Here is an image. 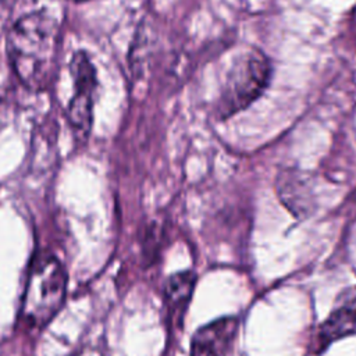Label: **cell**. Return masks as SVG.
Listing matches in <instances>:
<instances>
[{"instance_id":"obj_1","label":"cell","mask_w":356,"mask_h":356,"mask_svg":"<svg viewBox=\"0 0 356 356\" xmlns=\"http://www.w3.org/2000/svg\"><path fill=\"white\" fill-rule=\"evenodd\" d=\"M61 43L60 25L47 11H32L8 29L6 49L18 81L29 90L40 92L53 83Z\"/></svg>"},{"instance_id":"obj_2","label":"cell","mask_w":356,"mask_h":356,"mask_svg":"<svg viewBox=\"0 0 356 356\" xmlns=\"http://www.w3.org/2000/svg\"><path fill=\"white\" fill-rule=\"evenodd\" d=\"M67 291V273L51 254L38 256L29 268L21 306L28 328H43L61 309Z\"/></svg>"},{"instance_id":"obj_3","label":"cell","mask_w":356,"mask_h":356,"mask_svg":"<svg viewBox=\"0 0 356 356\" xmlns=\"http://www.w3.org/2000/svg\"><path fill=\"white\" fill-rule=\"evenodd\" d=\"M268 78L270 65L263 54L259 51L243 54L228 72L218 100V115L225 118L248 107L267 86Z\"/></svg>"},{"instance_id":"obj_4","label":"cell","mask_w":356,"mask_h":356,"mask_svg":"<svg viewBox=\"0 0 356 356\" xmlns=\"http://www.w3.org/2000/svg\"><path fill=\"white\" fill-rule=\"evenodd\" d=\"M70 72L74 82V96L70 100L67 117L75 135L86 138L93 120V95L96 90V68L89 56L79 50L74 53L70 61Z\"/></svg>"},{"instance_id":"obj_5","label":"cell","mask_w":356,"mask_h":356,"mask_svg":"<svg viewBox=\"0 0 356 356\" xmlns=\"http://www.w3.org/2000/svg\"><path fill=\"white\" fill-rule=\"evenodd\" d=\"M356 334V285L345 289L335 300L327 318L320 324L313 339L314 352L324 350L334 341Z\"/></svg>"},{"instance_id":"obj_6","label":"cell","mask_w":356,"mask_h":356,"mask_svg":"<svg viewBox=\"0 0 356 356\" xmlns=\"http://www.w3.org/2000/svg\"><path fill=\"white\" fill-rule=\"evenodd\" d=\"M239 321L236 317H221L200 327L191 339V356H227L231 350Z\"/></svg>"},{"instance_id":"obj_7","label":"cell","mask_w":356,"mask_h":356,"mask_svg":"<svg viewBox=\"0 0 356 356\" xmlns=\"http://www.w3.org/2000/svg\"><path fill=\"white\" fill-rule=\"evenodd\" d=\"M277 191L282 203L298 217L305 218L316 207L310 178L288 171L277 178Z\"/></svg>"},{"instance_id":"obj_8","label":"cell","mask_w":356,"mask_h":356,"mask_svg":"<svg viewBox=\"0 0 356 356\" xmlns=\"http://www.w3.org/2000/svg\"><path fill=\"white\" fill-rule=\"evenodd\" d=\"M196 275L192 271H182L171 275L164 285L165 305L172 317L181 318L192 298Z\"/></svg>"},{"instance_id":"obj_9","label":"cell","mask_w":356,"mask_h":356,"mask_svg":"<svg viewBox=\"0 0 356 356\" xmlns=\"http://www.w3.org/2000/svg\"><path fill=\"white\" fill-rule=\"evenodd\" d=\"M72 3H85V1H90V0H70Z\"/></svg>"}]
</instances>
